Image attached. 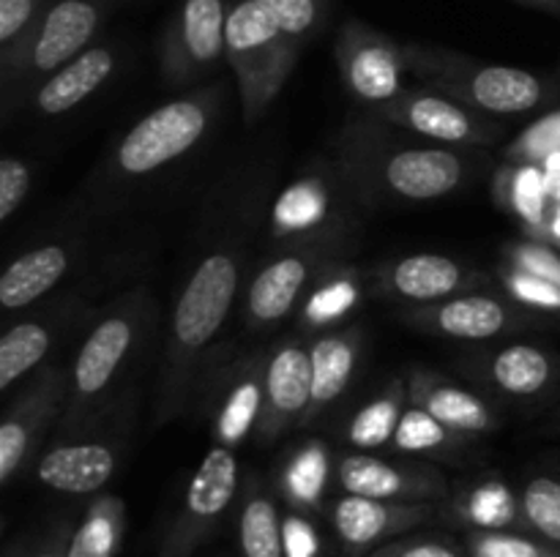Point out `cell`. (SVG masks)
I'll return each mask as SVG.
<instances>
[{"label":"cell","mask_w":560,"mask_h":557,"mask_svg":"<svg viewBox=\"0 0 560 557\" xmlns=\"http://www.w3.org/2000/svg\"><path fill=\"white\" fill-rule=\"evenodd\" d=\"M241 287V268L230 251H213L191 271L180 289L164 347L153 424L164 426L180 415L202 353L222 331Z\"/></svg>","instance_id":"cell-1"},{"label":"cell","mask_w":560,"mask_h":557,"mask_svg":"<svg viewBox=\"0 0 560 557\" xmlns=\"http://www.w3.org/2000/svg\"><path fill=\"white\" fill-rule=\"evenodd\" d=\"M345 173L370 194L388 200L430 202L448 197L465 180L468 164L438 145H394L359 131L342 147Z\"/></svg>","instance_id":"cell-2"},{"label":"cell","mask_w":560,"mask_h":557,"mask_svg":"<svg viewBox=\"0 0 560 557\" xmlns=\"http://www.w3.org/2000/svg\"><path fill=\"white\" fill-rule=\"evenodd\" d=\"M408 71L424 87L457 98L485 115H517L539 107L547 87L534 71L517 66L481 63L457 49L435 44H405Z\"/></svg>","instance_id":"cell-3"},{"label":"cell","mask_w":560,"mask_h":557,"mask_svg":"<svg viewBox=\"0 0 560 557\" xmlns=\"http://www.w3.org/2000/svg\"><path fill=\"white\" fill-rule=\"evenodd\" d=\"M148 320L145 293L120 298L88 331L69 371V404L60 415L63 435H80L107 402L109 391L129 366Z\"/></svg>","instance_id":"cell-4"},{"label":"cell","mask_w":560,"mask_h":557,"mask_svg":"<svg viewBox=\"0 0 560 557\" xmlns=\"http://www.w3.org/2000/svg\"><path fill=\"white\" fill-rule=\"evenodd\" d=\"M304 44L255 0H228V60L246 126H255L288 85Z\"/></svg>","instance_id":"cell-5"},{"label":"cell","mask_w":560,"mask_h":557,"mask_svg":"<svg viewBox=\"0 0 560 557\" xmlns=\"http://www.w3.org/2000/svg\"><path fill=\"white\" fill-rule=\"evenodd\" d=\"M115 5L109 0H52L36 31L9 52H0V87L9 112L14 102L93 47L98 27Z\"/></svg>","instance_id":"cell-6"},{"label":"cell","mask_w":560,"mask_h":557,"mask_svg":"<svg viewBox=\"0 0 560 557\" xmlns=\"http://www.w3.org/2000/svg\"><path fill=\"white\" fill-rule=\"evenodd\" d=\"M217 93V85L197 87L137 120L115 147V169L126 178H140L189 153L211 126Z\"/></svg>","instance_id":"cell-7"},{"label":"cell","mask_w":560,"mask_h":557,"mask_svg":"<svg viewBox=\"0 0 560 557\" xmlns=\"http://www.w3.org/2000/svg\"><path fill=\"white\" fill-rule=\"evenodd\" d=\"M228 60V0H180L159 38L162 82L175 91L197 85Z\"/></svg>","instance_id":"cell-8"},{"label":"cell","mask_w":560,"mask_h":557,"mask_svg":"<svg viewBox=\"0 0 560 557\" xmlns=\"http://www.w3.org/2000/svg\"><path fill=\"white\" fill-rule=\"evenodd\" d=\"M238 459L230 448L213 446L186 484L173 524L164 533L159 557H191L208 538L238 495Z\"/></svg>","instance_id":"cell-9"},{"label":"cell","mask_w":560,"mask_h":557,"mask_svg":"<svg viewBox=\"0 0 560 557\" xmlns=\"http://www.w3.org/2000/svg\"><path fill=\"white\" fill-rule=\"evenodd\" d=\"M334 58L345 91L353 93L361 104H370L372 109L405 93V44L366 22L348 20L339 27Z\"/></svg>","instance_id":"cell-10"},{"label":"cell","mask_w":560,"mask_h":557,"mask_svg":"<svg viewBox=\"0 0 560 557\" xmlns=\"http://www.w3.org/2000/svg\"><path fill=\"white\" fill-rule=\"evenodd\" d=\"M383 120L416 131L438 145H490L501 134V126L485 112L465 107L457 98L438 93L432 87L399 93L388 104L375 109Z\"/></svg>","instance_id":"cell-11"},{"label":"cell","mask_w":560,"mask_h":557,"mask_svg":"<svg viewBox=\"0 0 560 557\" xmlns=\"http://www.w3.org/2000/svg\"><path fill=\"white\" fill-rule=\"evenodd\" d=\"M69 404V371L47 366L20 391L0 424V484H9L31 459L44 431Z\"/></svg>","instance_id":"cell-12"},{"label":"cell","mask_w":560,"mask_h":557,"mask_svg":"<svg viewBox=\"0 0 560 557\" xmlns=\"http://www.w3.org/2000/svg\"><path fill=\"white\" fill-rule=\"evenodd\" d=\"M334 475L348 495L392 502H435L448 489L443 473L432 464L388 462L366 451L339 457Z\"/></svg>","instance_id":"cell-13"},{"label":"cell","mask_w":560,"mask_h":557,"mask_svg":"<svg viewBox=\"0 0 560 557\" xmlns=\"http://www.w3.org/2000/svg\"><path fill=\"white\" fill-rule=\"evenodd\" d=\"M312 399V358L310 347L295 339L279 342L268 353L266 399L257 424L255 440L260 446L279 440L288 429L301 426Z\"/></svg>","instance_id":"cell-14"},{"label":"cell","mask_w":560,"mask_h":557,"mask_svg":"<svg viewBox=\"0 0 560 557\" xmlns=\"http://www.w3.org/2000/svg\"><path fill=\"white\" fill-rule=\"evenodd\" d=\"M268 353H252L224 371L213 388L211 437L213 446L235 451L257 431L266 399Z\"/></svg>","instance_id":"cell-15"},{"label":"cell","mask_w":560,"mask_h":557,"mask_svg":"<svg viewBox=\"0 0 560 557\" xmlns=\"http://www.w3.org/2000/svg\"><path fill=\"white\" fill-rule=\"evenodd\" d=\"M435 517L432 502H392L345 491L331 506V524L348 552H366Z\"/></svg>","instance_id":"cell-16"},{"label":"cell","mask_w":560,"mask_h":557,"mask_svg":"<svg viewBox=\"0 0 560 557\" xmlns=\"http://www.w3.org/2000/svg\"><path fill=\"white\" fill-rule=\"evenodd\" d=\"M323 254L315 249L284 251L260 268L246 295V315L255 328L273 325L295 309L306 289L317 284Z\"/></svg>","instance_id":"cell-17"},{"label":"cell","mask_w":560,"mask_h":557,"mask_svg":"<svg viewBox=\"0 0 560 557\" xmlns=\"http://www.w3.org/2000/svg\"><path fill=\"white\" fill-rule=\"evenodd\" d=\"M408 320L421 331L463 339V342H485V339L509 331L517 315L512 311V306L492 295L470 293L421 306V309L410 311Z\"/></svg>","instance_id":"cell-18"},{"label":"cell","mask_w":560,"mask_h":557,"mask_svg":"<svg viewBox=\"0 0 560 557\" xmlns=\"http://www.w3.org/2000/svg\"><path fill=\"white\" fill-rule=\"evenodd\" d=\"M118 470V448L98 440H66L49 448L36 467L44 486L63 495H93Z\"/></svg>","instance_id":"cell-19"},{"label":"cell","mask_w":560,"mask_h":557,"mask_svg":"<svg viewBox=\"0 0 560 557\" xmlns=\"http://www.w3.org/2000/svg\"><path fill=\"white\" fill-rule=\"evenodd\" d=\"M408 399L457 435H487L498 426L495 410L459 382L446 380L427 369H413L408 375Z\"/></svg>","instance_id":"cell-20"},{"label":"cell","mask_w":560,"mask_h":557,"mask_svg":"<svg viewBox=\"0 0 560 557\" xmlns=\"http://www.w3.org/2000/svg\"><path fill=\"white\" fill-rule=\"evenodd\" d=\"M470 284H476V276L463 262L435 251L408 254L383 271V287L388 295L419 306L452 298Z\"/></svg>","instance_id":"cell-21"},{"label":"cell","mask_w":560,"mask_h":557,"mask_svg":"<svg viewBox=\"0 0 560 557\" xmlns=\"http://www.w3.org/2000/svg\"><path fill=\"white\" fill-rule=\"evenodd\" d=\"M361 355V333L355 328L331 331L317 336L310 344L312 358V399L306 407L301 426L320 418L345 391L355 375Z\"/></svg>","instance_id":"cell-22"},{"label":"cell","mask_w":560,"mask_h":557,"mask_svg":"<svg viewBox=\"0 0 560 557\" xmlns=\"http://www.w3.org/2000/svg\"><path fill=\"white\" fill-rule=\"evenodd\" d=\"M118 58L113 47L93 44L74 60L49 74L33 93V107L42 115H63L85 102L113 76Z\"/></svg>","instance_id":"cell-23"},{"label":"cell","mask_w":560,"mask_h":557,"mask_svg":"<svg viewBox=\"0 0 560 557\" xmlns=\"http://www.w3.org/2000/svg\"><path fill=\"white\" fill-rule=\"evenodd\" d=\"M337 218L334 191L320 175H306L290 183L273 205V233L279 238H320Z\"/></svg>","instance_id":"cell-24"},{"label":"cell","mask_w":560,"mask_h":557,"mask_svg":"<svg viewBox=\"0 0 560 557\" xmlns=\"http://www.w3.org/2000/svg\"><path fill=\"white\" fill-rule=\"evenodd\" d=\"M71 265V251L60 244H44L16 257L0 276V306L16 311L44 298Z\"/></svg>","instance_id":"cell-25"},{"label":"cell","mask_w":560,"mask_h":557,"mask_svg":"<svg viewBox=\"0 0 560 557\" xmlns=\"http://www.w3.org/2000/svg\"><path fill=\"white\" fill-rule=\"evenodd\" d=\"M485 375L503 396L528 399L550 388L556 380V360L536 344H509L487 360Z\"/></svg>","instance_id":"cell-26"},{"label":"cell","mask_w":560,"mask_h":557,"mask_svg":"<svg viewBox=\"0 0 560 557\" xmlns=\"http://www.w3.org/2000/svg\"><path fill=\"white\" fill-rule=\"evenodd\" d=\"M238 544L244 557H288L284 524L271 491L257 478L249 481L238 513Z\"/></svg>","instance_id":"cell-27"},{"label":"cell","mask_w":560,"mask_h":557,"mask_svg":"<svg viewBox=\"0 0 560 557\" xmlns=\"http://www.w3.org/2000/svg\"><path fill=\"white\" fill-rule=\"evenodd\" d=\"M331 457L323 442H306L295 448L279 470V489L295 508H317L326 495Z\"/></svg>","instance_id":"cell-28"},{"label":"cell","mask_w":560,"mask_h":557,"mask_svg":"<svg viewBox=\"0 0 560 557\" xmlns=\"http://www.w3.org/2000/svg\"><path fill=\"white\" fill-rule=\"evenodd\" d=\"M126 524V502L118 495H104L88 508L80 528L71 533L66 557H115Z\"/></svg>","instance_id":"cell-29"},{"label":"cell","mask_w":560,"mask_h":557,"mask_svg":"<svg viewBox=\"0 0 560 557\" xmlns=\"http://www.w3.org/2000/svg\"><path fill=\"white\" fill-rule=\"evenodd\" d=\"M408 382L394 380L381 396L366 402L353 420L348 424V440L353 442L359 451H370V448H383L394 440L399 418H402L405 407H408Z\"/></svg>","instance_id":"cell-30"},{"label":"cell","mask_w":560,"mask_h":557,"mask_svg":"<svg viewBox=\"0 0 560 557\" xmlns=\"http://www.w3.org/2000/svg\"><path fill=\"white\" fill-rule=\"evenodd\" d=\"M52 347V328L44 320H25L0 336V391L31 375Z\"/></svg>","instance_id":"cell-31"},{"label":"cell","mask_w":560,"mask_h":557,"mask_svg":"<svg viewBox=\"0 0 560 557\" xmlns=\"http://www.w3.org/2000/svg\"><path fill=\"white\" fill-rule=\"evenodd\" d=\"M392 446L402 453H413V457H452L463 446V435L448 429L424 407L408 402L397 431H394Z\"/></svg>","instance_id":"cell-32"},{"label":"cell","mask_w":560,"mask_h":557,"mask_svg":"<svg viewBox=\"0 0 560 557\" xmlns=\"http://www.w3.org/2000/svg\"><path fill=\"white\" fill-rule=\"evenodd\" d=\"M520 508L528 528L560 549V481L534 475L520 495Z\"/></svg>","instance_id":"cell-33"},{"label":"cell","mask_w":560,"mask_h":557,"mask_svg":"<svg viewBox=\"0 0 560 557\" xmlns=\"http://www.w3.org/2000/svg\"><path fill=\"white\" fill-rule=\"evenodd\" d=\"M355 300H359V278H355V273H331V276L317 278L315 287L310 289L304 317L312 325L339 322L350 315Z\"/></svg>","instance_id":"cell-34"},{"label":"cell","mask_w":560,"mask_h":557,"mask_svg":"<svg viewBox=\"0 0 560 557\" xmlns=\"http://www.w3.org/2000/svg\"><path fill=\"white\" fill-rule=\"evenodd\" d=\"M498 191L503 197V205L512 208L525 222L541 224L545 222V202H547V175L536 164H523L512 173L501 175Z\"/></svg>","instance_id":"cell-35"},{"label":"cell","mask_w":560,"mask_h":557,"mask_svg":"<svg viewBox=\"0 0 560 557\" xmlns=\"http://www.w3.org/2000/svg\"><path fill=\"white\" fill-rule=\"evenodd\" d=\"M463 517L481 530H503L523 517V508L503 484H481L463 500Z\"/></svg>","instance_id":"cell-36"},{"label":"cell","mask_w":560,"mask_h":557,"mask_svg":"<svg viewBox=\"0 0 560 557\" xmlns=\"http://www.w3.org/2000/svg\"><path fill=\"white\" fill-rule=\"evenodd\" d=\"M295 42L310 44L331 16V0H255Z\"/></svg>","instance_id":"cell-37"},{"label":"cell","mask_w":560,"mask_h":557,"mask_svg":"<svg viewBox=\"0 0 560 557\" xmlns=\"http://www.w3.org/2000/svg\"><path fill=\"white\" fill-rule=\"evenodd\" d=\"M465 552L468 557H560V549L550 541L506 530H476Z\"/></svg>","instance_id":"cell-38"},{"label":"cell","mask_w":560,"mask_h":557,"mask_svg":"<svg viewBox=\"0 0 560 557\" xmlns=\"http://www.w3.org/2000/svg\"><path fill=\"white\" fill-rule=\"evenodd\" d=\"M52 0H0V52H9L25 42Z\"/></svg>","instance_id":"cell-39"},{"label":"cell","mask_w":560,"mask_h":557,"mask_svg":"<svg viewBox=\"0 0 560 557\" xmlns=\"http://www.w3.org/2000/svg\"><path fill=\"white\" fill-rule=\"evenodd\" d=\"M364 557H468V552L459 549L448 538L435 535H410V538H394L375 546Z\"/></svg>","instance_id":"cell-40"},{"label":"cell","mask_w":560,"mask_h":557,"mask_svg":"<svg viewBox=\"0 0 560 557\" xmlns=\"http://www.w3.org/2000/svg\"><path fill=\"white\" fill-rule=\"evenodd\" d=\"M31 191V167L22 158L5 156L0 162V222H9Z\"/></svg>","instance_id":"cell-41"},{"label":"cell","mask_w":560,"mask_h":557,"mask_svg":"<svg viewBox=\"0 0 560 557\" xmlns=\"http://www.w3.org/2000/svg\"><path fill=\"white\" fill-rule=\"evenodd\" d=\"M560 151V112L547 118L545 123H539L536 129H530L528 134L520 137L512 147L514 158H528L530 164L541 162V158L552 156Z\"/></svg>","instance_id":"cell-42"},{"label":"cell","mask_w":560,"mask_h":557,"mask_svg":"<svg viewBox=\"0 0 560 557\" xmlns=\"http://www.w3.org/2000/svg\"><path fill=\"white\" fill-rule=\"evenodd\" d=\"M506 284L514 298H520L523 304L541 306V309H560V287L547 282V278L530 276L520 268H512V271H506Z\"/></svg>","instance_id":"cell-43"},{"label":"cell","mask_w":560,"mask_h":557,"mask_svg":"<svg viewBox=\"0 0 560 557\" xmlns=\"http://www.w3.org/2000/svg\"><path fill=\"white\" fill-rule=\"evenodd\" d=\"M512 265L530 276L547 278L560 287V257L539 244H520L512 249Z\"/></svg>","instance_id":"cell-44"},{"label":"cell","mask_w":560,"mask_h":557,"mask_svg":"<svg viewBox=\"0 0 560 557\" xmlns=\"http://www.w3.org/2000/svg\"><path fill=\"white\" fill-rule=\"evenodd\" d=\"M284 549L288 557H315L317 555V535L301 519L284 522Z\"/></svg>","instance_id":"cell-45"},{"label":"cell","mask_w":560,"mask_h":557,"mask_svg":"<svg viewBox=\"0 0 560 557\" xmlns=\"http://www.w3.org/2000/svg\"><path fill=\"white\" fill-rule=\"evenodd\" d=\"M512 3L525 5V9H536L541 14H550L560 20V0H512Z\"/></svg>","instance_id":"cell-46"},{"label":"cell","mask_w":560,"mask_h":557,"mask_svg":"<svg viewBox=\"0 0 560 557\" xmlns=\"http://www.w3.org/2000/svg\"><path fill=\"white\" fill-rule=\"evenodd\" d=\"M66 549H69V538L60 533V535H55L47 546H42V549H38L33 557H66Z\"/></svg>","instance_id":"cell-47"},{"label":"cell","mask_w":560,"mask_h":557,"mask_svg":"<svg viewBox=\"0 0 560 557\" xmlns=\"http://www.w3.org/2000/svg\"><path fill=\"white\" fill-rule=\"evenodd\" d=\"M109 3L118 9V5H137V3H148V0H109Z\"/></svg>","instance_id":"cell-48"}]
</instances>
